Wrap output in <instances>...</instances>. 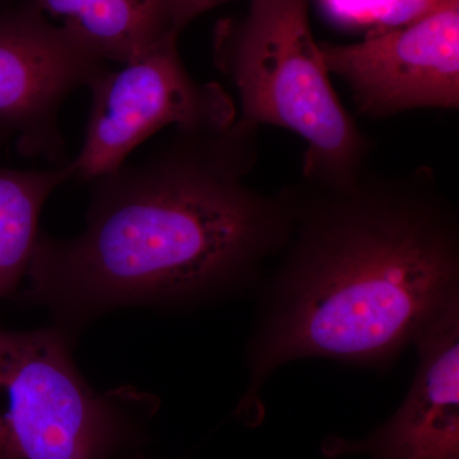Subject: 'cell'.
I'll use <instances>...</instances> for the list:
<instances>
[{
  "instance_id": "9c48e42d",
  "label": "cell",
  "mask_w": 459,
  "mask_h": 459,
  "mask_svg": "<svg viewBox=\"0 0 459 459\" xmlns=\"http://www.w3.org/2000/svg\"><path fill=\"white\" fill-rule=\"evenodd\" d=\"M108 62L126 65L175 27L171 0H33Z\"/></svg>"
},
{
  "instance_id": "7c38bea8",
  "label": "cell",
  "mask_w": 459,
  "mask_h": 459,
  "mask_svg": "<svg viewBox=\"0 0 459 459\" xmlns=\"http://www.w3.org/2000/svg\"><path fill=\"white\" fill-rule=\"evenodd\" d=\"M229 2L232 0H171L175 27L181 32L195 18Z\"/></svg>"
},
{
  "instance_id": "8992f818",
  "label": "cell",
  "mask_w": 459,
  "mask_h": 459,
  "mask_svg": "<svg viewBox=\"0 0 459 459\" xmlns=\"http://www.w3.org/2000/svg\"><path fill=\"white\" fill-rule=\"evenodd\" d=\"M110 69L33 0L0 3V126L16 137L20 155L68 164L60 108Z\"/></svg>"
},
{
  "instance_id": "6da1fadb",
  "label": "cell",
  "mask_w": 459,
  "mask_h": 459,
  "mask_svg": "<svg viewBox=\"0 0 459 459\" xmlns=\"http://www.w3.org/2000/svg\"><path fill=\"white\" fill-rule=\"evenodd\" d=\"M256 160V129H175L141 162L90 181L83 231L39 235L26 300L74 338L119 307H197L256 282L291 229L287 188L247 184Z\"/></svg>"
},
{
  "instance_id": "4fadbf2b",
  "label": "cell",
  "mask_w": 459,
  "mask_h": 459,
  "mask_svg": "<svg viewBox=\"0 0 459 459\" xmlns=\"http://www.w3.org/2000/svg\"><path fill=\"white\" fill-rule=\"evenodd\" d=\"M122 459H143V458L135 457V455H132V457H126V458H122Z\"/></svg>"
},
{
  "instance_id": "7a4b0ae2",
  "label": "cell",
  "mask_w": 459,
  "mask_h": 459,
  "mask_svg": "<svg viewBox=\"0 0 459 459\" xmlns=\"http://www.w3.org/2000/svg\"><path fill=\"white\" fill-rule=\"evenodd\" d=\"M287 190L291 229L259 295L240 412L298 359L388 369L459 299L458 212L431 169Z\"/></svg>"
},
{
  "instance_id": "5b68a950",
  "label": "cell",
  "mask_w": 459,
  "mask_h": 459,
  "mask_svg": "<svg viewBox=\"0 0 459 459\" xmlns=\"http://www.w3.org/2000/svg\"><path fill=\"white\" fill-rule=\"evenodd\" d=\"M179 35L169 33L90 87L86 135L71 161L74 179L90 183L117 170L135 147L165 126L221 131L235 122L237 107L228 91L189 74L180 56Z\"/></svg>"
},
{
  "instance_id": "8fae6325",
  "label": "cell",
  "mask_w": 459,
  "mask_h": 459,
  "mask_svg": "<svg viewBox=\"0 0 459 459\" xmlns=\"http://www.w3.org/2000/svg\"><path fill=\"white\" fill-rule=\"evenodd\" d=\"M344 20L370 23L373 29L407 25L433 12L440 0H325Z\"/></svg>"
},
{
  "instance_id": "30bf717a",
  "label": "cell",
  "mask_w": 459,
  "mask_h": 459,
  "mask_svg": "<svg viewBox=\"0 0 459 459\" xmlns=\"http://www.w3.org/2000/svg\"><path fill=\"white\" fill-rule=\"evenodd\" d=\"M12 140L0 126V152ZM74 179L72 162L45 170H17L0 162V300L27 276L40 235V216L51 193Z\"/></svg>"
},
{
  "instance_id": "52a82bcc",
  "label": "cell",
  "mask_w": 459,
  "mask_h": 459,
  "mask_svg": "<svg viewBox=\"0 0 459 459\" xmlns=\"http://www.w3.org/2000/svg\"><path fill=\"white\" fill-rule=\"evenodd\" d=\"M359 113L382 119L415 108H459V2L355 44L319 42Z\"/></svg>"
},
{
  "instance_id": "5bb4252c",
  "label": "cell",
  "mask_w": 459,
  "mask_h": 459,
  "mask_svg": "<svg viewBox=\"0 0 459 459\" xmlns=\"http://www.w3.org/2000/svg\"><path fill=\"white\" fill-rule=\"evenodd\" d=\"M7 2V0H0V3Z\"/></svg>"
},
{
  "instance_id": "ba28073f",
  "label": "cell",
  "mask_w": 459,
  "mask_h": 459,
  "mask_svg": "<svg viewBox=\"0 0 459 459\" xmlns=\"http://www.w3.org/2000/svg\"><path fill=\"white\" fill-rule=\"evenodd\" d=\"M418 368L406 398L369 439L334 446L376 459H459V299L419 332Z\"/></svg>"
},
{
  "instance_id": "3957f363",
  "label": "cell",
  "mask_w": 459,
  "mask_h": 459,
  "mask_svg": "<svg viewBox=\"0 0 459 459\" xmlns=\"http://www.w3.org/2000/svg\"><path fill=\"white\" fill-rule=\"evenodd\" d=\"M309 7L310 0H250L246 14L217 23L213 62L238 91V126L294 132L307 143L303 180L342 188L368 170L373 142L332 86Z\"/></svg>"
},
{
  "instance_id": "277c9868",
  "label": "cell",
  "mask_w": 459,
  "mask_h": 459,
  "mask_svg": "<svg viewBox=\"0 0 459 459\" xmlns=\"http://www.w3.org/2000/svg\"><path fill=\"white\" fill-rule=\"evenodd\" d=\"M56 327L0 328V459H122L141 442L152 398L98 392Z\"/></svg>"
}]
</instances>
